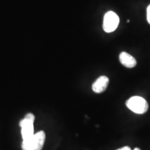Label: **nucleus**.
Returning <instances> with one entry per match:
<instances>
[{"label": "nucleus", "mask_w": 150, "mask_h": 150, "mask_svg": "<svg viewBox=\"0 0 150 150\" xmlns=\"http://www.w3.org/2000/svg\"><path fill=\"white\" fill-rule=\"evenodd\" d=\"M45 131H40L27 139L23 140L22 150H41L45 142Z\"/></svg>", "instance_id": "obj_1"}, {"label": "nucleus", "mask_w": 150, "mask_h": 150, "mask_svg": "<svg viewBox=\"0 0 150 150\" xmlns=\"http://www.w3.org/2000/svg\"><path fill=\"white\" fill-rule=\"evenodd\" d=\"M127 106L131 111L137 114H143L147 111L149 105L145 99L139 96H134L126 102Z\"/></svg>", "instance_id": "obj_2"}, {"label": "nucleus", "mask_w": 150, "mask_h": 150, "mask_svg": "<svg viewBox=\"0 0 150 150\" xmlns=\"http://www.w3.org/2000/svg\"><path fill=\"white\" fill-rule=\"evenodd\" d=\"M35 116L32 113H28L23 120L20 122V127H21V134L22 139L26 140L34 134L33 122Z\"/></svg>", "instance_id": "obj_3"}, {"label": "nucleus", "mask_w": 150, "mask_h": 150, "mask_svg": "<svg viewBox=\"0 0 150 150\" xmlns=\"http://www.w3.org/2000/svg\"><path fill=\"white\" fill-rule=\"evenodd\" d=\"M120 22L119 17L113 11H108L105 14L103 29L106 33H111L117 29Z\"/></svg>", "instance_id": "obj_4"}, {"label": "nucleus", "mask_w": 150, "mask_h": 150, "mask_svg": "<svg viewBox=\"0 0 150 150\" xmlns=\"http://www.w3.org/2000/svg\"><path fill=\"white\" fill-rule=\"evenodd\" d=\"M109 83V79L107 76H101L94 82L93 84V91L96 93H102L106 91Z\"/></svg>", "instance_id": "obj_5"}, {"label": "nucleus", "mask_w": 150, "mask_h": 150, "mask_svg": "<svg viewBox=\"0 0 150 150\" xmlns=\"http://www.w3.org/2000/svg\"><path fill=\"white\" fill-rule=\"evenodd\" d=\"M119 59L122 64L124 66L128 67V68H132V67H134L136 65L137 62L135 58L133 57L129 54L127 53V52H122L120 54Z\"/></svg>", "instance_id": "obj_6"}, {"label": "nucleus", "mask_w": 150, "mask_h": 150, "mask_svg": "<svg viewBox=\"0 0 150 150\" xmlns=\"http://www.w3.org/2000/svg\"><path fill=\"white\" fill-rule=\"evenodd\" d=\"M147 19L148 23L150 24V5H149L147 9Z\"/></svg>", "instance_id": "obj_7"}, {"label": "nucleus", "mask_w": 150, "mask_h": 150, "mask_svg": "<svg viewBox=\"0 0 150 150\" xmlns=\"http://www.w3.org/2000/svg\"><path fill=\"white\" fill-rule=\"evenodd\" d=\"M117 150H131V148L129 147H127V146H125V147H123L120 148V149H118Z\"/></svg>", "instance_id": "obj_8"}, {"label": "nucleus", "mask_w": 150, "mask_h": 150, "mask_svg": "<svg viewBox=\"0 0 150 150\" xmlns=\"http://www.w3.org/2000/svg\"><path fill=\"white\" fill-rule=\"evenodd\" d=\"M134 150H140L139 148H135V149Z\"/></svg>", "instance_id": "obj_9"}]
</instances>
